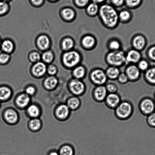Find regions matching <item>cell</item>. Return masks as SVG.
Here are the masks:
<instances>
[{"instance_id": "cell-12", "label": "cell", "mask_w": 155, "mask_h": 155, "mask_svg": "<svg viewBox=\"0 0 155 155\" xmlns=\"http://www.w3.org/2000/svg\"><path fill=\"white\" fill-rule=\"evenodd\" d=\"M127 76L129 79L135 80L138 78L139 76L140 72L137 68L134 66H132L127 69Z\"/></svg>"}, {"instance_id": "cell-52", "label": "cell", "mask_w": 155, "mask_h": 155, "mask_svg": "<svg viewBox=\"0 0 155 155\" xmlns=\"http://www.w3.org/2000/svg\"><path fill=\"white\" fill-rule=\"evenodd\" d=\"M4 1H7V0H4Z\"/></svg>"}, {"instance_id": "cell-39", "label": "cell", "mask_w": 155, "mask_h": 155, "mask_svg": "<svg viewBox=\"0 0 155 155\" xmlns=\"http://www.w3.org/2000/svg\"><path fill=\"white\" fill-rule=\"evenodd\" d=\"M128 5L130 6H135L139 4L140 0H126Z\"/></svg>"}, {"instance_id": "cell-33", "label": "cell", "mask_w": 155, "mask_h": 155, "mask_svg": "<svg viewBox=\"0 0 155 155\" xmlns=\"http://www.w3.org/2000/svg\"><path fill=\"white\" fill-rule=\"evenodd\" d=\"M106 89L110 93H115L117 92L118 88L117 86L114 84H109L107 86Z\"/></svg>"}, {"instance_id": "cell-5", "label": "cell", "mask_w": 155, "mask_h": 155, "mask_svg": "<svg viewBox=\"0 0 155 155\" xmlns=\"http://www.w3.org/2000/svg\"><path fill=\"white\" fill-rule=\"evenodd\" d=\"M125 60L124 53L121 51L111 52L108 56V61L114 65H120L124 62Z\"/></svg>"}, {"instance_id": "cell-20", "label": "cell", "mask_w": 155, "mask_h": 155, "mask_svg": "<svg viewBox=\"0 0 155 155\" xmlns=\"http://www.w3.org/2000/svg\"><path fill=\"white\" fill-rule=\"evenodd\" d=\"M68 107L70 109L74 110L79 107L80 102L79 99L76 97H72L70 99L68 102Z\"/></svg>"}, {"instance_id": "cell-9", "label": "cell", "mask_w": 155, "mask_h": 155, "mask_svg": "<svg viewBox=\"0 0 155 155\" xmlns=\"http://www.w3.org/2000/svg\"><path fill=\"white\" fill-rule=\"evenodd\" d=\"M70 88L72 92L77 95L82 94L85 90L84 84L81 81L77 80H73L71 82Z\"/></svg>"}, {"instance_id": "cell-11", "label": "cell", "mask_w": 155, "mask_h": 155, "mask_svg": "<svg viewBox=\"0 0 155 155\" xmlns=\"http://www.w3.org/2000/svg\"><path fill=\"white\" fill-rule=\"evenodd\" d=\"M46 71V66L44 64L41 62L37 63L33 67V73L36 76H42L44 74Z\"/></svg>"}, {"instance_id": "cell-25", "label": "cell", "mask_w": 155, "mask_h": 155, "mask_svg": "<svg viewBox=\"0 0 155 155\" xmlns=\"http://www.w3.org/2000/svg\"><path fill=\"white\" fill-rule=\"evenodd\" d=\"M59 155H74V151L72 147L68 146H65L60 150Z\"/></svg>"}, {"instance_id": "cell-41", "label": "cell", "mask_w": 155, "mask_h": 155, "mask_svg": "<svg viewBox=\"0 0 155 155\" xmlns=\"http://www.w3.org/2000/svg\"><path fill=\"white\" fill-rule=\"evenodd\" d=\"M149 55L150 58L155 61V46L150 49L149 51Z\"/></svg>"}, {"instance_id": "cell-3", "label": "cell", "mask_w": 155, "mask_h": 155, "mask_svg": "<svg viewBox=\"0 0 155 155\" xmlns=\"http://www.w3.org/2000/svg\"><path fill=\"white\" fill-rule=\"evenodd\" d=\"M140 109L144 115H150L155 110L154 102L151 99L146 98L141 101L140 104Z\"/></svg>"}, {"instance_id": "cell-40", "label": "cell", "mask_w": 155, "mask_h": 155, "mask_svg": "<svg viewBox=\"0 0 155 155\" xmlns=\"http://www.w3.org/2000/svg\"><path fill=\"white\" fill-rule=\"evenodd\" d=\"M118 80L122 83H125L127 81L128 77L124 74H122L118 76Z\"/></svg>"}, {"instance_id": "cell-28", "label": "cell", "mask_w": 155, "mask_h": 155, "mask_svg": "<svg viewBox=\"0 0 155 155\" xmlns=\"http://www.w3.org/2000/svg\"><path fill=\"white\" fill-rule=\"evenodd\" d=\"M85 74V71L82 67L77 68L74 71V74L76 78L80 79L83 77Z\"/></svg>"}, {"instance_id": "cell-51", "label": "cell", "mask_w": 155, "mask_h": 155, "mask_svg": "<svg viewBox=\"0 0 155 155\" xmlns=\"http://www.w3.org/2000/svg\"><path fill=\"white\" fill-rule=\"evenodd\" d=\"M1 102H0V106H1Z\"/></svg>"}, {"instance_id": "cell-43", "label": "cell", "mask_w": 155, "mask_h": 155, "mask_svg": "<svg viewBox=\"0 0 155 155\" xmlns=\"http://www.w3.org/2000/svg\"><path fill=\"white\" fill-rule=\"evenodd\" d=\"M89 0H76V2L78 5L80 6H84L88 3Z\"/></svg>"}, {"instance_id": "cell-6", "label": "cell", "mask_w": 155, "mask_h": 155, "mask_svg": "<svg viewBox=\"0 0 155 155\" xmlns=\"http://www.w3.org/2000/svg\"><path fill=\"white\" fill-rule=\"evenodd\" d=\"M91 79L94 83L100 86L103 85L106 82L107 77L106 74L102 71L96 70L91 74Z\"/></svg>"}, {"instance_id": "cell-37", "label": "cell", "mask_w": 155, "mask_h": 155, "mask_svg": "<svg viewBox=\"0 0 155 155\" xmlns=\"http://www.w3.org/2000/svg\"><path fill=\"white\" fill-rule=\"evenodd\" d=\"M120 17L123 20H126L129 18L130 17V14L128 12L123 11L120 13Z\"/></svg>"}, {"instance_id": "cell-38", "label": "cell", "mask_w": 155, "mask_h": 155, "mask_svg": "<svg viewBox=\"0 0 155 155\" xmlns=\"http://www.w3.org/2000/svg\"><path fill=\"white\" fill-rule=\"evenodd\" d=\"M30 58L33 61H37L40 60V55L37 52H34L31 55Z\"/></svg>"}, {"instance_id": "cell-42", "label": "cell", "mask_w": 155, "mask_h": 155, "mask_svg": "<svg viewBox=\"0 0 155 155\" xmlns=\"http://www.w3.org/2000/svg\"><path fill=\"white\" fill-rule=\"evenodd\" d=\"M140 68L142 70H145L147 69L148 67V63L147 61H140L139 64Z\"/></svg>"}, {"instance_id": "cell-2", "label": "cell", "mask_w": 155, "mask_h": 155, "mask_svg": "<svg viewBox=\"0 0 155 155\" xmlns=\"http://www.w3.org/2000/svg\"><path fill=\"white\" fill-rule=\"evenodd\" d=\"M115 109L116 115L118 118L122 120L129 118L131 115L133 111L132 105L129 102L126 101L120 103Z\"/></svg>"}, {"instance_id": "cell-34", "label": "cell", "mask_w": 155, "mask_h": 155, "mask_svg": "<svg viewBox=\"0 0 155 155\" xmlns=\"http://www.w3.org/2000/svg\"><path fill=\"white\" fill-rule=\"evenodd\" d=\"M43 59L47 62H50L53 59V55L50 52H47L43 54Z\"/></svg>"}, {"instance_id": "cell-53", "label": "cell", "mask_w": 155, "mask_h": 155, "mask_svg": "<svg viewBox=\"0 0 155 155\" xmlns=\"http://www.w3.org/2000/svg\"><path fill=\"white\" fill-rule=\"evenodd\" d=\"M0 44H1V41H0Z\"/></svg>"}, {"instance_id": "cell-22", "label": "cell", "mask_w": 155, "mask_h": 155, "mask_svg": "<svg viewBox=\"0 0 155 155\" xmlns=\"http://www.w3.org/2000/svg\"><path fill=\"white\" fill-rule=\"evenodd\" d=\"M108 76L111 79H115L119 76V71L115 67H111L107 71Z\"/></svg>"}, {"instance_id": "cell-13", "label": "cell", "mask_w": 155, "mask_h": 155, "mask_svg": "<svg viewBox=\"0 0 155 155\" xmlns=\"http://www.w3.org/2000/svg\"><path fill=\"white\" fill-rule=\"evenodd\" d=\"M69 113V108L66 105H61L57 110V115L59 118L61 119L66 118L68 115Z\"/></svg>"}, {"instance_id": "cell-32", "label": "cell", "mask_w": 155, "mask_h": 155, "mask_svg": "<svg viewBox=\"0 0 155 155\" xmlns=\"http://www.w3.org/2000/svg\"><path fill=\"white\" fill-rule=\"evenodd\" d=\"M98 10V6L96 4H90L88 6L87 10L90 14L93 15L96 14Z\"/></svg>"}, {"instance_id": "cell-36", "label": "cell", "mask_w": 155, "mask_h": 155, "mask_svg": "<svg viewBox=\"0 0 155 155\" xmlns=\"http://www.w3.org/2000/svg\"><path fill=\"white\" fill-rule=\"evenodd\" d=\"M9 59V56L7 54H2L0 55V63L5 64Z\"/></svg>"}, {"instance_id": "cell-19", "label": "cell", "mask_w": 155, "mask_h": 155, "mask_svg": "<svg viewBox=\"0 0 155 155\" xmlns=\"http://www.w3.org/2000/svg\"><path fill=\"white\" fill-rule=\"evenodd\" d=\"M145 39L141 36H138V37H137L134 40V46L138 49H142L145 45Z\"/></svg>"}, {"instance_id": "cell-50", "label": "cell", "mask_w": 155, "mask_h": 155, "mask_svg": "<svg viewBox=\"0 0 155 155\" xmlns=\"http://www.w3.org/2000/svg\"><path fill=\"white\" fill-rule=\"evenodd\" d=\"M93 1H94V2L99 3L102 2L104 0H93Z\"/></svg>"}, {"instance_id": "cell-18", "label": "cell", "mask_w": 155, "mask_h": 155, "mask_svg": "<svg viewBox=\"0 0 155 155\" xmlns=\"http://www.w3.org/2000/svg\"><path fill=\"white\" fill-rule=\"evenodd\" d=\"M49 41L48 37L46 36H41L38 40V44L41 49H45L49 46Z\"/></svg>"}, {"instance_id": "cell-17", "label": "cell", "mask_w": 155, "mask_h": 155, "mask_svg": "<svg viewBox=\"0 0 155 155\" xmlns=\"http://www.w3.org/2000/svg\"><path fill=\"white\" fill-rule=\"evenodd\" d=\"M146 79L149 83L155 84V67L149 69L146 74Z\"/></svg>"}, {"instance_id": "cell-14", "label": "cell", "mask_w": 155, "mask_h": 155, "mask_svg": "<svg viewBox=\"0 0 155 155\" xmlns=\"http://www.w3.org/2000/svg\"><path fill=\"white\" fill-rule=\"evenodd\" d=\"M140 58V55L137 51H131L128 54L126 59L129 62H136L139 61Z\"/></svg>"}, {"instance_id": "cell-24", "label": "cell", "mask_w": 155, "mask_h": 155, "mask_svg": "<svg viewBox=\"0 0 155 155\" xmlns=\"http://www.w3.org/2000/svg\"><path fill=\"white\" fill-rule=\"evenodd\" d=\"M28 112L30 116L34 117L38 116L40 114L38 107L35 105H31L28 108Z\"/></svg>"}, {"instance_id": "cell-1", "label": "cell", "mask_w": 155, "mask_h": 155, "mask_svg": "<svg viewBox=\"0 0 155 155\" xmlns=\"http://www.w3.org/2000/svg\"><path fill=\"white\" fill-rule=\"evenodd\" d=\"M100 13L102 19L108 26L113 27L116 24L118 19V15L112 7L104 5L101 7Z\"/></svg>"}, {"instance_id": "cell-45", "label": "cell", "mask_w": 155, "mask_h": 155, "mask_svg": "<svg viewBox=\"0 0 155 155\" xmlns=\"http://www.w3.org/2000/svg\"><path fill=\"white\" fill-rule=\"evenodd\" d=\"M48 71L50 74H54L56 72V69L53 66H50L48 69Z\"/></svg>"}, {"instance_id": "cell-29", "label": "cell", "mask_w": 155, "mask_h": 155, "mask_svg": "<svg viewBox=\"0 0 155 155\" xmlns=\"http://www.w3.org/2000/svg\"><path fill=\"white\" fill-rule=\"evenodd\" d=\"M73 41L71 39H65L63 43V47L64 49L68 50L73 47Z\"/></svg>"}, {"instance_id": "cell-35", "label": "cell", "mask_w": 155, "mask_h": 155, "mask_svg": "<svg viewBox=\"0 0 155 155\" xmlns=\"http://www.w3.org/2000/svg\"><path fill=\"white\" fill-rule=\"evenodd\" d=\"M8 6L6 3L0 2V15L5 13L8 9Z\"/></svg>"}, {"instance_id": "cell-16", "label": "cell", "mask_w": 155, "mask_h": 155, "mask_svg": "<svg viewBox=\"0 0 155 155\" xmlns=\"http://www.w3.org/2000/svg\"><path fill=\"white\" fill-rule=\"evenodd\" d=\"M11 94V91L7 87H0V101L7 100Z\"/></svg>"}, {"instance_id": "cell-27", "label": "cell", "mask_w": 155, "mask_h": 155, "mask_svg": "<svg viewBox=\"0 0 155 155\" xmlns=\"http://www.w3.org/2000/svg\"><path fill=\"white\" fill-rule=\"evenodd\" d=\"M2 49L5 52H11L13 48V43L10 41H5L2 43Z\"/></svg>"}, {"instance_id": "cell-15", "label": "cell", "mask_w": 155, "mask_h": 155, "mask_svg": "<svg viewBox=\"0 0 155 155\" xmlns=\"http://www.w3.org/2000/svg\"><path fill=\"white\" fill-rule=\"evenodd\" d=\"M30 101L28 96L26 94H22L18 97L16 102L18 105L21 107H25L28 104Z\"/></svg>"}, {"instance_id": "cell-44", "label": "cell", "mask_w": 155, "mask_h": 155, "mask_svg": "<svg viewBox=\"0 0 155 155\" xmlns=\"http://www.w3.org/2000/svg\"><path fill=\"white\" fill-rule=\"evenodd\" d=\"M110 47L113 49H117L120 47L119 43L116 41H113L110 44Z\"/></svg>"}, {"instance_id": "cell-48", "label": "cell", "mask_w": 155, "mask_h": 155, "mask_svg": "<svg viewBox=\"0 0 155 155\" xmlns=\"http://www.w3.org/2000/svg\"><path fill=\"white\" fill-rule=\"evenodd\" d=\"M43 0H31V2L36 5H40L43 2Z\"/></svg>"}, {"instance_id": "cell-31", "label": "cell", "mask_w": 155, "mask_h": 155, "mask_svg": "<svg viewBox=\"0 0 155 155\" xmlns=\"http://www.w3.org/2000/svg\"><path fill=\"white\" fill-rule=\"evenodd\" d=\"M40 121L37 119L31 120L30 122V127L33 130H37L40 128Z\"/></svg>"}, {"instance_id": "cell-7", "label": "cell", "mask_w": 155, "mask_h": 155, "mask_svg": "<svg viewBox=\"0 0 155 155\" xmlns=\"http://www.w3.org/2000/svg\"><path fill=\"white\" fill-rule=\"evenodd\" d=\"M107 95V91L106 87L102 85L99 86L95 88L93 91V96L95 99L98 102L105 100Z\"/></svg>"}, {"instance_id": "cell-4", "label": "cell", "mask_w": 155, "mask_h": 155, "mask_svg": "<svg viewBox=\"0 0 155 155\" xmlns=\"http://www.w3.org/2000/svg\"><path fill=\"white\" fill-rule=\"evenodd\" d=\"M79 54L75 51L67 52L64 54V64L69 67L76 65L79 62Z\"/></svg>"}, {"instance_id": "cell-49", "label": "cell", "mask_w": 155, "mask_h": 155, "mask_svg": "<svg viewBox=\"0 0 155 155\" xmlns=\"http://www.w3.org/2000/svg\"><path fill=\"white\" fill-rule=\"evenodd\" d=\"M49 155H59V154L56 152H53L50 153Z\"/></svg>"}, {"instance_id": "cell-26", "label": "cell", "mask_w": 155, "mask_h": 155, "mask_svg": "<svg viewBox=\"0 0 155 155\" xmlns=\"http://www.w3.org/2000/svg\"><path fill=\"white\" fill-rule=\"evenodd\" d=\"M62 15L64 18L70 20L74 16V13L73 10L70 8H66L63 10Z\"/></svg>"}, {"instance_id": "cell-46", "label": "cell", "mask_w": 155, "mask_h": 155, "mask_svg": "<svg viewBox=\"0 0 155 155\" xmlns=\"http://www.w3.org/2000/svg\"><path fill=\"white\" fill-rule=\"evenodd\" d=\"M35 91V90L34 87H28V88L27 89L26 91L27 93L28 94L31 95L34 94Z\"/></svg>"}, {"instance_id": "cell-30", "label": "cell", "mask_w": 155, "mask_h": 155, "mask_svg": "<svg viewBox=\"0 0 155 155\" xmlns=\"http://www.w3.org/2000/svg\"><path fill=\"white\" fill-rule=\"evenodd\" d=\"M147 123L150 127H155V112L150 114L147 118Z\"/></svg>"}, {"instance_id": "cell-10", "label": "cell", "mask_w": 155, "mask_h": 155, "mask_svg": "<svg viewBox=\"0 0 155 155\" xmlns=\"http://www.w3.org/2000/svg\"><path fill=\"white\" fill-rule=\"evenodd\" d=\"M4 118L7 121L10 123H14L17 121L18 115L16 113L12 110H8L4 114Z\"/></svg>"}, {"instance_id": "cell-8", "label": "cell", "mask_w": 155, "mask_h": 155, "mask_svg": "<svg viewBox=\"0 0 155 155\" xmlns=\"http://www.w3.org/2000/svg\"><path fill=\"white\" fill-rule=\"evenodd\" d=\"M105 101L108 106L112 109H114L120 104L121 99L119 96L116 93H110L107 94Z\"/></svg>"}, {"instance_id": "cell-47", "label": "cell", "mask_w": 155, "mask_h": 155, "mask_svg": "<svg viewBox=\"0 0 155 155\" xmlns=\"http://www.w3.org/2000/svg\"><path fill=\"white\" fill-rule=\"evenodd\" d=\"M113 3L115 5H120L123 3L124 0H112Z\"/></svg>"}, {"instance_id": "cell-54", "label": "cell", "mask_w": 155, "mask_h": 155, "mask_svg": "<svg viewBox=\"0 0 155 155\" xmlns=\"http://www.w3.org/2000/svg\"><path fill=\"white\" fill-rule=\"evenodd\" d=\"M53 1H54V0H53Z\"/></svg>"}, {"instance_id": "cell-23", "label": "cell", "mask_w": 155, "mask_h": 155, "mask_svg": "<svg viewBox=\"0 0 155 155\" xmlns=\"http://www.w3.org/2000/svg\"><path fill=\"white\" fill-rule=\"evenodd\" d=\"M82 43L86 47H91L94 43V39L91 36H87L84 38L83 40Z\"/></svg>"}, {"instance_id": "cell-21", "label": "cell", "mask_w": 155, "mask_h": 155, "mask_svg": "<svg viewBox=\"0 0 155 155\" xmlns=\"http://www.w3.org/2000/svg\"><path fill=\"white\" fill-rule=\"evenodd\" d=\"M58 84V80L53 77L48 78L45 82V86L47 88L52 89L54 88Z\"/></svg>"}]
</instances>
